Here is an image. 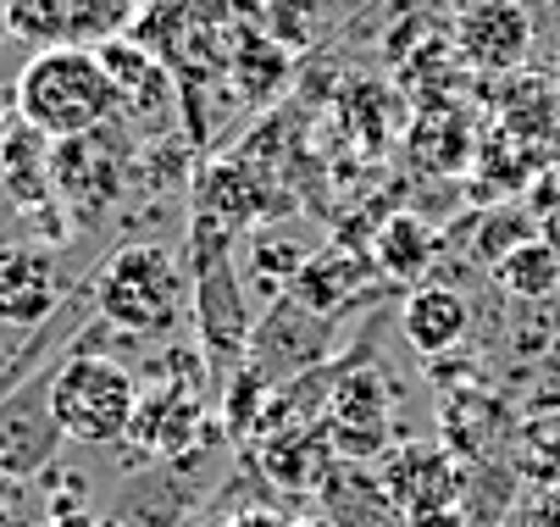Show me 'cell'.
Segmentation results:
<instances>
[{
  "label": "cell",
  "instance_id": "23",
  "mask_svg": "<svg viewBox=\"0 0 560 527\" xmlns=\"http://www.w3.org/2000/svg\"><path fill=\"white\" fill-rule=\"evenodd\" d=\"M267 400H272V384L261 378L256 366L238 361L233 384H228V395H222V433H228V438H261Z\"/></svg>",
  "mask_w": 560,
  "mask_h": 527
},
{
  "label": "cell",
  "instance_id": "18",
  "mask_svg": "<svg viewBox=\"0 0 560 527\" xmlns=\"http://www.w3.org/2000/svg\"><path fill=\"white\" fill-rule=\"evenodd\" d=\"M372 278V261H361V256H345V250H323V256H311L305 267H300V278H294V300L305 312H316V317H334L345 300H355L361 294V283Z\"/></svg>",
  "mask_w": 560,
  "mask_h": 527
},
{
  "label": "cell",
  "instance_id": "15",
  "mask_svg": "<svg viewBox=\"0 0 560 527\" xmlns=\"http://www.w3.org/2000/svg\"><path fill=\"white\" fill-rule=\"evenodd\" d=\"M56 312V256L50 250H0V323L39 328Z\"/></svg>",
  "mask_w": 560,
  "mask_h": 527
},
{
  "label": "cell",
  "instance_id": "11",
  "mask_svg": "<svg viewBox=\"0 0 560 527\" xmlns=\"http://www.w3.org/2000/svg\"><path fill=\"white\" fill-rule=\"evenodd\" d=\"M61 444V428L50 417V378L23 384V395H0V472L12 478H34L50 467Z\"/></svg>",
  "mask_w": 560,
  "mask_h": 527
},
{
  "label": "cell",
  "instance_id": "21",
  "mask_svg": "<svg viewBox=\"0 0 560 527\" xmlns=\"http://www.w3.org/2000/svg\"><path fill=\"white\" fill-rule=\"evenodd\" d=\"M139 12H144L139 0H67V34H72V45L101 50L106 39L133 34Z\"/></svg>",
  "mask_w": 560,
  "mask_h": 527
},
{
  "label": "cell",
  "instance_id": "25",
  "mask_svg": "<svg viewBox=\"0 0 560 527\" xmlns=\"http://www.w3.org/2000/svg\"><path fill=\"white\" fill-rule=\"evenodd\" d=\"M7 28L12 39L50 50V45H72L67 34V0H7Z\"/></svg>",
  "mask_w": 560,
  "mask_h": 527
},
{
  "label": "cell",
  "instance_id": "26",
  "mask_svg": "<svg viewBox=\"0 0 560 527\" xmlns=\"http://www.w3.org/2000/svg\"><path fill=\"white\" fill-rule=\"evenodd\" d=\"M323 28V0H267V34L289 45H311Z\"/></svg>",
  "mask_w": 560,
  "mask_h": 527
},
{
  "label": "cell",
  "instance_id": "6",
  "mask_svg": "<svg viewBox=\"0 0 560 527\" xmlns=\"http://www.w3.org/2000/svg\"><path fill=\"white\" fill-rule=\"evenodd\" d=\"M117 122H106L95 133H78V139H56V156H50L56 195H67L78 206V216L112 211L117 195H122V184H128V162L133 156H128V139H122Z\"/></svg>",
  "mask_w": 560,
  "mask_h": 527
},
{
  "label": "cell",
  "instance_id": "8",
  "mask_svg": "<svg viewBox=\"0 0 560 527\" xmlns=\"http://www.w3.org/2000/svg\"><path fill=\"white\" fill-rule=\"evenodd\" d=\"M206 438V395L200 384H167L150 378V389H139L133 422H128V449L139 461H178Z\"/></svg>",
  "mask_w": 560,
  "mask_h": 527
},
{
  "label": "cell",
  "instance_id": "10",
  "mask_svg": "<svg viewBox=\"0 0 560 527\" xmlns=\"http://www.w3.org/2000/svg\"><path fill=\"white\" fill-rule=\"evenodd\" d=\"M455 50L477 72H516L533 50V12L522 0H466L455 17Z\"/></svg>",
  "mask_w": 560,
  "mask_h": 527
},
{
  "label": "cell",
  "instance_id": "7",
  "mask_svg": "<svg viewBox=\"0 0 560 527\" xmlns=\"http://www.w3.org/2000/svg\"><path fill=\"white\" fill-rule=\"evenodd\" d=\"M328 339H334V323L316 317V312H305L294 294H283V300H272L267 317L256 323L245 366H256L272 389H283V384L300 378V372H311V366L328 361V350H334Z\"/></svg>",
  "mask_w": 560,
  "mask_h": 527
},
{
  "label": "cell",
  "instance_id": "9",
  "mask_svg": "<svg viewBox=\"0 0 560 527\" xmlns=\"http://www.w3.org/2000/svg\"><path fill=\"white\" fill-rule=\"evenodd\" d=\"M195 328H200V350L217 366H233L250 355V300H245V278H238V261H206L195 267Z\"/></svg>",
  "mask_w": 560,
  "mask_h": 527
},
{
  "label": "cell",
  "instance_id": "29",
  "mask_svg": "<svg viewBox=\"0 0 560 527\" xmlns=\"http://www.w3.org/2000/svg\"><path fill=\"white\" fill-rule=\"evenodd\" d=\"M12 39V28H7V0H0V45Z\"/></svg>",
  "mask_w": 560,
  "mask_h": 527
},
{
  "label": "cell",
  "instance_id": "14",
  "mask_svg": "<svg viewBox=\"0 0 560 527\" xmlns=\"http://www.w3.org/2000/svg\"><path fill=\"white\" fill-rule=\"evenodd\" d=\"M189 189H195V211L217 216L233 234L256 216H272V189L261 184V167H250V162H211Z\"/></svg>",
  "mask_w": 560,
  "mask_h": 527
},
{
  "label": "cell",
  "instance_id": "30",
  "mask_svg": "<svg viewBox=\"0 0 560 527\" xmlns=\"http://www.w3.org/2000/svg\"><path fill=\"white\" fill-rule=\"evenodd\" d=\"M460 7H466V0H460Z\"/></svg>",
  "mask_w": 560,
  "mask_h": 527
},
{
  "label": "cell",
  "instance_id": "12",
  "mask_svg": "<svg viewBox=\"0 0 560 527\" xmlns=\"http://www.w3.org/2000/svg\"><path fill=\"white\" fill-rule=\"evenodd\" d=\"M334 467H339V456H334L323 422L278 428V433L256 438V472H261V483H272L283 494H323Z\"/></svg>",
  "mask_w": 560,
  "mask_h": 527
},
{
  "label": "cell",
  "instance_id": "27",
  "mask_svg": "<svg viewBox=\"0 0 560 527\" xmlns=\"http://www.w3.org/2000/svg\"><path fill=\"white\" fill-rule=\"evenodd\" d=\"M533 239V229L522 216H505V211H494L489 222H483V239H477V250H483V261H500L505 250H516V245H527Z\"/></svg>",
  "mask_w": 560,
  "mask_h": 527
},
{
  "label": "cell",
  "instance_id": "5",
  "mask_svg": "<svg viewBox=\"0 0 560 527\" xmlns=\"http://www.w3.org/2000/svg\"><path fill=\"white\" fill-rule=\"evenodd\" d=\"M377 483L417 527H460L466 472L444 444H394L377 461Z\"/></svg>",
  "mask_w": 560,
  "mask_h": 527
},
{
  "label": "cell",
  "instance_id": "20",
  "mask_svg": "<svg viewBox=\"0 0 560 527\" xmlns=\"http://www.w3.org/2000/svg\"><path fill=\"white\" fill-rule=\"evenodd\" d=\"M305 261H311L305 245H294L283 234H256L250 239V256H245V278H250V289L261 300H283L294 289V278H300Z\"/></svg>",
  "mask_w": 560,
  "mask_h": 527
},
{
  "label": "cell",
  "instance_id": "16",
  "mask_svg": "<svg viewBox=\"0 0 560 527\" xmlns=\"http://www.w3.org/2000/svg\"><path fill=\"white\" fill-rule=\"evenodd\" d=\"M323 516L334 527H417L406 511L383 494L377 472L350 467V461H339L328 472V483H323Z\"/></svg>",
  "mask_w": 560,
  "mask_h": 527
},
{
  "label": "cell",
  "instance_id": "28",
  "mask_svg": "<svg viewBox=\"0 0 560 527\" xmlns=\"http://www.w3.org/2000/svg\"><path fill=\"white\" fill-rule=\"evenodd\" d=\"M522 527H560V483H549V489L522 511Z\"/></svg>",
  "mask_w": 560,
  "mask_h": 527
},
{
  "label": "cell",
  "instance_id": "17",
  "mask_svg": "<svg viewBox=\"0 0 560 527\" xmlns=\"http://www.w3.org/2000/svg\"><path fill=\"white\" fill-rule=\"evenodd\" d=\"M56 139H45L39 128H28L18 117V128L0 133V184H7V195L18 206H45L50 189H56Z\"/></svg>",
  "mask_w": 560,
  "mask_h": 527
},
{
  "label": "cell",
  "instance_id": "2",
  "mask_svg": "<svg viewBox=\"0 0 560 527\" xmlns=\"http://www.w3.org/2000/svg\"><path fill=\"white\" fill-rule=\"evenodd\" d=\"M95 312L128 339H167L189 312V278L167 245H122L95 278Z\"/></svg>",
  "mask_w": 560,
  "mask_h": 527
},
{
  "label": "cell",
  "instance_id": "19",
  "mask_svg": "<svg viewBox=\"0 0 560 527\" xmlns=\"http://www.w3.org/2000/svg\"><path fill=\"white\" fill-rule=\"evenodd\" d=\"M494 278H500V289L516 294V300H544V294L560 289V245L527 239V245H516V250H505V256L494 261Z\"/></svg>",
  "mask_w": 560,
  "mask_h": 527
},
{
  "label": "cell",
  "instance_id": "24",
  "mask_svg": "<svg viewBox=\"0 0 560 527\" xmlns=\"http://www.w3.org/2000/svg\"><path fill=\"white\" fill-rule=\"evenodd\" d=\"M233 72L245 79V72H256V79L245 84V95L250 101H272L278 90H283V79H289V56H283V45L272 39V34H238V45H233Z\"/></svg>",
  "mask_w": 560,
  "mask_h": 527
},
{
  "label": "cell",
  "instance_id": "1",
  "mask_svg": "<svg viewBox=\"0 0 560 527\" xmlns=\"http://www.w3.org/2000/svg\"><path fill=\"white\" fill-rule=\"evenodd\" d=\"M12 106L45 139H78V133H95L122 117V95L112 84L101 50H90V45L34 50L28 67L18 72Z\"/></svg>",
  "mask_w": 560,
  "mask_h": 527
},
{
  "label": "cell",
  "instance_id": "4",
  "mask_svg": "<svg viewBox=\"0 0 560 527\" xmlns=\"http://www.w3.org/2000/svg\"><path fill=\"white\" fill-rule=\"evenodd\" d=\"M323 433L334 456L350 467H372L394 449V384L372 366V344L361 339L350 355H339V378L323 406Z\"/></svg>",
  "mask_w": 560,
  "mask_h": 527
},
{
  "label": "cell",
  "instance_id": "13",
  "mask_svg": "<svg viewBox=\"0 0 560 527\" xmlns=\"http://www.w3.org/2000/svg\"><path fill=\"white\" fill-rule=\"evenodd\" d=\"M399 328H406V344L428 361L450 355L466 344L471 333V306L466 294L450 289V283H417L406 300H399Z\"/></svg>",
  "mask_w": 560,
  "mask_h": 527
},
{
  "label": "cell",
  "instance_id": "22",
  "mask_svg": "<svg viewBox=\"0 0 560 527\" xmlns=\"http://www.w3.org/2000/svg\"><path fill=\"white\" fill-rule=\"evenodd\" d=\"M433 234L422 229V222L406 211V216H388V229L377 234V267L388 272V278H417V272H428V261H433Z\"/></svg>",
  "mask_w": 560,
  "mask_h": 527
},
{
  "label": "cell",
  "instance_id": "3",
  "mask_svg": "<svg viewBox=\"0 0 560 527\" xmlns=\"http://www.w3.org/2000/svg\"><path fill=\"white\" fill-rule=\"evenodd\" d=\"M139 406V378L95 350H72L50 372V417L72 444H122Z\"/></svg>",
  "mask_w": 560,
  "mask_h": 527
}]
</instances>
